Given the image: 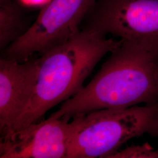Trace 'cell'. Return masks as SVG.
<instances>
[{
  "label": "cell",
  "mask_w": 158,
  "mask_h": 158,
  "mask_svg": "<svg viewBox=\"0 0 158 158\" xmlns=\"http://www.w3.org/2000/svg\"><path fill=\"white\" fill-rule=\"evenodd\" d=\"M23 6L29 7L45 6L52 0H18Z\"/></svg>",
  "instance_id": "11"
},
{
  "label": "cell",
  "mask_w": 158,
  "mask_h": 158,
  "mask_svg": "<svg viewBox=\"0 0 158 158\" xmlns=\"http://www.w3.org/2000/svg\"><path fill=\"white\" fill-rule=\"evenodd\" d=\"M83 115L38 121L1 138V158H66Z\"/></svg>",
  "instance_id": "6"
},
{
  "label": "cell",
  "mask_w": 158,
  "mask_h": 158,
  "mask_svg": "<svg viewBox=\"0 0 158 158\" xmlns=\"http://www.w3.org/2000/svg\"><path fill=\"white\" fill-rule=\"evenodd\" d=\"M120 43L121 40L80 31L66 43L40 56L34 93L13 132L40 121L51 108L79 93L102 57Z\"/></svg>",
  "instance_id": "2"
},
{
  "label": "cell",
  "mask_w": 158,
  "mask_h": 158,
  "mask_svg": "<svg viewBox=\"0 0 158 158\" xmlns=\"http://www.w3.org/2000/svg\"><path fill=\"white\" fill-rule=\"evenodd\" d=\"M114 158H158V150H155L149 144L132 145L118 151L111 156Z\"/></svg>",
  "instance_id": "9"
},
{
  "label": "cell",
  "mask_w": 158,
  "mask_h": 158,
  "mask_svg": "<svg viewBox=\"0 0 158 158\" xmlns=\"http://www.w3.org/2000/svg\"><path fill=\"white\" fill-rule=\"evenodd\" d=\"M39 70V58L21 62L0 59L1 138L11 134L15 122L34 93Z\"/></svg>",
  "instance_id": "7"
},
{
  "label": "cell",
  "mask_w": 158,
  "mask_h": 158,
  "mask_svg": "<svg viewBox=\"0 0 158 158\" xmlns=\"http://www.w3.org/2000/svg\"><path fill=\"white\" fill-rule=\"evenodd\" d=\"M10 1H11V0H0V5L4 4L6 3L10 2Z\"/></svg>",
  "instance_id": "12"
},
{
  "label": "cell",
  "mask_w": 158,
  "mask_h": 158,
  "mask_svg": "<svg viewBox=\"0 0 158 158\" xmlns=\"http://www.w3.org/2000/svg\"><path fill=\"white\" fill-rule=\"evenodd\" d=\"M80 31L158 49V0H97Z\"/></svg>",
  "instance_id": "4"
},
{
  "label": "cell",
  "mask_w": 158,
  "mask_h": 158,
  "mask_svg": "<svg viewBox=\"0 0 158 158\" xmlns=\"http://www.w3.org/2000/svg\"><path fill=\"white\" fill-rule=\"evenodd\" d=\"M158 104L102 109L83 115L67 158H111L131 139L147 133Z\"/></svg>",
  "instance_id": "3"
},
{
  "label": "cell",
  "mask_w": 158,
  "mask_h": 158,
  "mask_svg": "<svg viewBox=\"0 0 158 158\" xmlns=\"http://www.w3.org/2000/svg\"><path fill=\"white\" fill-rule=\"evenodd\" d=\"M23 5L18 0H11L0 5V49L1 52L21 38L28 30Z\"/></svg>",
  "instance_id": "8"
},
{
  "label": "cell",
  "mask_w": 158,
  "mask_h": 158,
  "mask_svg": "<svg viewBox=\"0 0 158 158\" xmlns=\"http://www.w3.org/2000/svg\"><path fill=\"white\" fill-rule=\"evenodd\" d=\"M90 81L63 102L50 119L102 109L158 104V49L121 40Z\"/></svg>",
  "instance_id": "1"
},
{
  "label": "cell",
  "mask_w": 158,
  "mask_h": 158,
  "mask_svg": "<svg viewBox=\"0 0 158 158\" xmlns=\"http://www.w3.org/2000/svg\"><path fill=\"white\" fill-rule=\"evenodd\" d=\"M147 133L152 137H158V108L149 125Z\"/></svg>",
  "instance_id": "10"
},
{
  "label": "cell",
  "mask_w": 158,
  "mask_h": 158,
  "mask_svg": "<svg viewBox=\"0 0 158 158\" xmlns=\"http://www.w3.org/2000/svg\"><path fill=\"white\" fill-rule=\"evenodd\" d=\"M97 0H52L43 7L25 34L2 51V56L23 62L35 53L45 55L80 31L85 15Z\"/></svg>",
  "instance_id": "5"
}]
</instances>
